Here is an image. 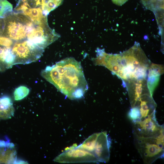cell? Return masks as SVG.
<instances>
[{"mask_svg": "<svg viewBox=\"0 0 164 164\" xmlns=\"http://www.w3.org/2000/svg\"><path fill=\"white\" fill-rule=\"evenodd\" d=\"M41 74L71 100L82 98L88 88L80 63L73 57L47 66Z\"/></svg>", "mask_w": 164, "mask_h": 164, "instance_id": "obj_1", "label": "cell"}, {"mask_svg": "<svg viewBox=\"0 0 164 164\" xmlns=\"http://www.w3.org/2000/svg\"><path fill=\"white\" fill-rule=\"evenodd\" d=\"M150 63L138 44L116 54L114 70L115 74L128 81L145 79Z\"/></svg>", "mask_w": 164, "mask_h": 164, "instance_id": "obj_2", "label": "cell"}, {"mask_svg": "<svg viewBox=\"0 0 164 164\" xmlns=\"http://www.w3.org/2000/svg\"><path fill=\"white\" fill-rule=\"evenodd\" d=\"M3 36L15 41L27 39L29 33L36 25L22 13L13 12L5 17Z\"/></svg>", "mask_w": 164, "mask_h": 164, "instance_id": "obj_3", "label": "cell"}, {"mask_svg": "<svg viewBox=\"0 0 164 164\" xmlns=\"http://www.w3.org/2000/svg\"><path fill=\"white\" fill-rule=\"evenodd\" d=\"M136 149L144 162L150 164L164 155V133L154 137H139L134 136Z\"/></svg>", "mask_w": 164, "mask_h": 164, "instance_id": "obj_4", "label": "cell"}, {"mask_svg": "<svg viewBox=\"0 0 164 164\" xmlns=\"http://www.w3.org/2000/svg\"><path fill=\"white\" fill-rule=\"evenodd\" d=\"M15 56V65L35 62L42 56L44 49L27 39L15 41L12 47Z\"/></svg>", "mask_w": 164, "mask_h": 164, "instance_id": "obj_5", "label": "cell"}, {"mask_svg": "<svg viewBox=\"0 0 164 164\" xmlns=\"http://www.w3.org/2000/svg\"><path fill=\"white\" fill-rule=\"evenodd\" d=\"M155 113L138 121H132L134 136L149 138L158 136L164 133V127L159 125Z\"/></svg>", "mask_w": 164, "mask_h": 164, "instance_id": "obj_6", "label": "cell"}, {"mask_svg": "<svg viewBox=\"0 0 164 164\" xmlns=\"http://www.w3.org/2000/svg\"><path fill=\"white\" fill-rule=\"evenodd\" d=\"M60 37V35L50 28L47 23L36 25L28 34L27 39L44 49Z\"/></svg>", "mask_w": 164, "mask_h": 164, "instance_id": "obj_7", "label": "cell"}, {"mask_svg": "<svg viewBox=\"0 0 164 164\" xmlns=\"http://www.w3.org/2000/svg\"><path fill=\"white\" fill-rule=\"evenodd\" d=\"M53 160L60 163L98 162L93 154L78 148L75 144L66 149Z\"/></svg>", "mask_w": 164, "mask_h": 164, "instance_id": "obj_8", "label": "cell"}, {"mask_svg": "<svg viewBox=\"0 0 164 164\" xmlns=\"http://www.w3.org/2000/svg\"><path fill=\"white\" fill-rule=\"evenodd\" d=\"M63 0H19L14 9L16 12L22 13L29 9H40L43 13L47 15L49 13L62 3Z\"/></svg>", "mask_w": 164, "mask_h": 164, "instance_id": "obj_9", "label": "cell"}, {"mask_svg": "<svg viewBox=\"0 0 164 164\" xmlns=\"http://www.w3.org/2000/svg\"><path fill=\"white\" fill-rule=\"evenodd\" d=\"M109 138L106 132L98 133L93 154L98 162H107L110 158Z\"/></svg>", "mask_w": 164, "mask_h": 164, "instance_id": "obj_10", "label": "cell"}, {"mask_svg": "<svg viewBox=\"0 0 164 164\" xmlns=\"http://www.w3.org/2000/svg\"><path fill=\"white\" fill-rule=\"evenodd\" d=\"M15 60L12 47L0 45V71H4L15 65Z\"/></svg>", "mask_w": 164, "mask_h": 164, "instance_id": "obj_11", "label": "cell"}, {"mask_svg": "<svg viewBox=\"0 0 164 164\" xmlns=\"http://www.w3.org/2000/svg\"><path fill=\"white\" fill-rule=\"evenodd\" d=\"M16 161V152L13 143L0 148V163H15Z\"/></svg>", "mask_w": 164, "mask_h": 164, "instance_id": "obj_12", "label": "cell"}, {"mask_svg": "<svg viewBox=\"0 0 164 164\" xmlns=\"http://www.w3.org/2000/svg\"><path fill=\"white\" fill-rule=\"evenodd\" d=\"M98 135V133L93 134L77 147L93 154Z\"/></svg>", "mask_w": 164, "mask_h": 164, "instance_id": "obj_13", "label": "cell"}, {"mask_svg": "<svg viewBox=\"0 0 164 164\" xmlns=\"http://www.w3.org/2000/svg\"><path fill=\"white\" fill-rule=\"evenodd\" d=\"M13 10L12 5L7 0H0V18L6 17Z\"/></svg>", "mask_w": 164, "mask_h": 164, "instance_id": "obj_14", "label": "cell"}, {"mask_svg": "<svg viewBox=\"0 0 164 164\" xmlns=\"http://www.w3.org/2000/svg\"><path fill=\"white\" fill-rule=\"evenodd\" d=\"M145 7L151 10L163 8V0H141Z\"/></svg>", "mask_w": 164, "mask_h": 164, "instance_id": "obj_15", "label": "cell"}, {"mask_svg": "<svg viewBox=\"0 0 164 164\" xmlns=\"http://www.w3.org/2000/svg\"><path fill=\"white\" fill-rule=\"evenodd\" d=\"M29 92V89L26 87L21 86L16 88L14 92V99L21 100L26 97Z\"/></svg>", "mask_w": 164, "mask_h": 164, "instance_id": "obj_16", "label": "cell"}, {"mask_svg": "<svg viewBox=\"0 0 164 164\" xmlns=\"http://www.w3.org/2000/svg\"><path fill=\"white\" fill-rule=\"evenodd\" d=\"M15 41L3 36H0V45L7 46L12 47Z\"/></svg>", "mask_w": 164, "mask_h": 164, "instance_id": "obj_17", "label": "cell"}, {"mask_svg": "<svg viewBox=\"0 0 164 164\" xmlns=\"http://www.w3.org/2000/svg\"><path fill=\"white\" fill-rule=\"evenodd\" d=\"M128 0H112V2L115 4L121 6L125 3Z\"/></svg>", "mask_w": 164, "mask_h": 164, "instance_id": "obj_18", "label": "cell"}, {"mask_svg": "<svg viewBox=\"0 0 164 164\" xmlns=\"http://www.w3.org/2000/svg\"><path fill=\"white\" fill-rule=\"evenodd\" d=\"M0 19V34L3 33L4 26V21Z\"/></svg>", "mask_w": 164, "mask_h": 164, "instance_id": "obj_19", "label": "cell"}]
</instances>
